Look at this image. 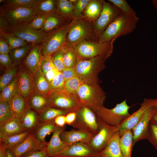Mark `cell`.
Returning <instances> with one entry per match:
<instances>
[{"label": "cell", "instance_id": "cell-1", "mask_svg": "<svg viewBox=\"0 0 157 157\" xmlns=\"http://www.w3.org/2000/svg\"><path fill=\"white\" fill-rule=\"evenodd\" d=\"M139 19L136 15L130 16L121 13L107 26L97 42L110 41L133 32Z\"/></svg>", "mask_w": 157, "mask_h": 157}, {"label": "cell", "instance_id": "cell-2", "mask_svg": "<svg viewBox=\"0 0 157 157\" xmlns=\"http://www.w3.org/2000/svg\"><path fill=\"white\" fill-rule=\"evenodd\" d=\"M105 61L100 57L83 59L78 56L74 67L76 76L85 83L94 86L99 85L98 76L105 68Z\"/></svg>", "mask_w": 157, "mask_h": 157}, {"label": "cell", "instance_id": "cell-3", "mask_svg": "<svg viewBox=\"0 0 157 157\" xmlns=\"http://www.w3.org/2000/svg\"><path fill=\"white\" fill-rule=\"evenodd\" d=\"M93 24L94 22L84 18L72 19L66 36L67 45L74 48L84 41H94Z\"/></svg>", "mask_w": 157, "mask_h": 157}, {"label": "cell", "instance_id": "cell-4", "mask_svg": "<svg viewBox=\"0 0 157 157\" xmlns=\"http://www.w3.org/2000/svg\"><path fill=\"white\" fill-rule=\"evenodd\" d=\"M116 39L101 42L94 41H85L74 48L78 57L81 59L100 57L105 61L113 52V42Z\"/></svg>", "mask_w": 157, "mask_h": 157}, {"label": "cell", "instance_id": "cell-5", "mask_svg": "<svg viewBox=\"0 0 157 157\" xmlns=\"http://www.w3.org/2000/svg\"><path fill=\"white\" fill-rule=\"evenodd\" d=\"M82 106L88 107L95 113L103 106L106 94L99 85L92 86L83 83L76 92Z\"/></svg>", "mask_w": 157, "mask_h": 157}, {"label": "cell", "instance_id": "cell-6", "mask_svg": "<svg viewBox=\"0 0 157 157\" xmlns=\"http://www.w3.org/2000/svg\"><path fill=\"white\" fill-rule=\"evenodd\" d=\"M130 106L126 100L117 104L113 108L109 109L104 106L95 113L106 124L118 126L123 123L131 115L129 110Z\"/></svg>", "mask_w": 157, "mask_h": 157}, {"label": "cell", "instance_id": "cell-7", "mask_svg": "<svg viewBox=\"0 0 157 157\" xmlns=\"http://www.w3.org/2000/svg\"><path fill=\"white\" fill-rule=\"evenodd\" d=\"M46 96L52 107L77 112L82 106L77 94H69L64 90H50Z\"/></svg>", "mask_w": 157, "mask_h": 157}, {"label": "cell", "instance_id": "cell-8", "mask_svg": "<svg viewBox=\"0 0 157 157\" xmlns=\"http://www.w3.org/2000/svg\"><path fill=\"white\" fill-rule=\"evenodd\" d=\"M101 119L88 107L82 106L77 112L76 119L72 126L77 129L97 134L100 127Z\"/></svg>", "mask_w": 157, "mask_h": 157}, {"label": "cell", "instance_id": "cell-9", "mask_svg": "<svg viewBox=\"0 0 157 157\" xmlns=\"http://www.w3.org/2000/svg\"><path fill=\"white\" fill-rule=\"evenodd\" d=\"M37 14L32 8L3 5L0 7V16L5 17L12 25L28 24Z\"/></svg>", "mask_w": 157, "mask_h": 157}, {"label": "cell", "instance_id": "cell-10", "mask_svg": "<svg viewBox=\"0 0 157 157\" xmlns=\"http://www.w3.org/2000/svg\"><path fill=\"white\" fill-rule=\"evenodd\" d=\"M101 1L103 7L102 11L93 24L94 40L97 42L101 34L109 25L122 13L114 5L104 0Z\"/></svg>", "mask_w": 157, "mask_h": 157}, {"label": "cell", "instance_id": "cell-11", "mask_svg": "<svg viewBox=\"0 0 157 157\" xmlns=\"http://www.w3.org/2000/svg\"><path fill=\"white\" fill-rule=\"evenodd\" d=\"M70 23L47 35L40 44L43 56H51L58 50L67 45L66 36Z\"/></svg>", "mask_w": 157, "mask_h": 157}, {"label": "cell", "instance_id": "cell-12", "mask_svg": "<svg viewBox=\"0 0 157 157\" xmlns=\"http://www.w3.org/2000/svg\"><path fill=\"white\" fill-rule=\"evenodd\" d=\"M3 30L33 44H41L47 35L40 31L31 28L28 24L15 25L10 24Z\"/></svg>", "mask_w": 157, "mask_h": 157}, {"label": "cell", "instance_id": "cell-13", "mask_svg": "<svg viewBox=\"0 0 157 157\" xmlns=\"http://www.w3.org/2000/svg\"><path fill=\"white\" fill-rule=\"evenodd\" d=\"M119 126H111L101 119L99 131L92 138L88 145L96 152H100L106 148L114 133L118 131Z\"/></svg>", "mask_w": 157, "mask_h": 157}, {"label": "cell", "instance_id": "cell-14", "mask_svg": "<svg viewBox=\"0 0 157 157\" xmlns=\"http://www.w3.org/2000/svg\"><path fill=\"white\" fill-rule=\"evenodd\" d=\"M17 76L19 93L27 100L33 93V74L22 63L18 65Z\"/></svg>", "mask_w": 157, "mask_h": 157}, {"label": "cell", "instance_id": "cell-15", "mask_svg": "<svg viewBox=\"0 0 157 157\" xmlns=\"http://www.w3.org/2000/svg\"><path fill=\"white\" fill-rule=\"evenodd\" d=\"M157 112V109L154 105L150 107L132 129L133 147L138 141L147 139L149 122L153 116Z\"/></svg>", "mask_w": 157, "mask_h": 157}, {"label": "cell", "instance_id": "cell-16", "mask_svg": "<svg viewBox=\"0 0 157 157\" xmlns=\"http://www.w3.org/2000/svg\"><path fill=\"white\" fill-rule=\"evenodd\" d=\"M154 99L145 98L140 104V108L119 126L118 132L120 136L125 131L132 130L150 107L154 105Z\"/></svg>", "mask_w": 157, "mask_h": 157}, {"label": "cell", "instance_id": "cell-17", "mask_svg": "<svg viewBox=\"0 0 157 157\" xmlns=\"http://www.w3.org/2000/svg\"><path fill=\"white\" fill-rule=\"evenodd\" d=\"M98 154L88 144L78 142L67 147L54 157H97Z\"/></svg>", "mask_w": 157, "mask_h": 157}, {"label": "cell", "instance_id": "cell-18", "mask_svg": "<svg viewBox=\"0 0 157 157\" xmlns=\"http://www.w3.org/2000/svg\"><path fill=\"white\" fill-rule=\"evenodd\" d=\"M72 20L61 16L57 12L50 13L48 14L43 28L40 31L48 35L69 24Z\"/></svg>", "mask_w": 157, "mask_h": 157}, {"label": "cell", "instance_id": "cell-19", "mask_svg": "<svg viewBox=\"0 0 157 157\" xmlns=\"http://www.w3.org/2000/svg\"><path fill=\"white\" fill-rule=\"evenodd\" d=\"M95 133L80 130L69 131L64 130L60 133V137L62 141L69 146L75 143L82 142L89 144Z\"/></svg>", "mask_w": 157, "mask_h": 157}, {"label": "cell", "instance_id": "cell-20", "mask_svg": "<svg viewBox=\"0 0 157 157\" xmlns=\"http://www.w3.org/2000/svg\"><path fill=\"white\" fill-rule=\"evenodd\" d=\"M47 143L38 140L31 132L22 143L12 150L15 157H19L26 152L46 149Z\"/></svg>", "mask_w": 157, "mask_h": 157}, {"label": "cell", "instance_id": "cell-21", "mask_svg": "<svg viewBox=\"0 0 157 157\" xmlns=\"http://www.w3.org/2000/svg\"><path fill=\"white\" fill-rule=\"evenodd\" d=\"M43 57L40 44H33L22 63L34 74L40 67Z\"/></svg>", "mask_w": 157, "mask_h": 157}, {"label": "cell", "instance_id": "cell-22", "mask_svg": "<svg viewBox=\"0 0 157 157\" xmlns=\"http://www.w3.org/2000/svg\"><path fill=\"white\" fill-rule=\"evenodd\" d=\"M66 127H62L56 126L54 131L46 147L49 157H54L68 147L61 140L60 135Z\"/></svg>", "mask_w": 157, "mask_h": 157}, {"label": "cell", "instance_id": "cell-23", "mask_svg": "<svg viewBox=\"0 0 157 157\" xmlns=\"http://www.w3.org/2000/svg\"><path fill=\"white\" fill-rule=\"evenodd\" d=\"M14 117L20 119L30 108L27 101L19 93L14 96L8 102Z\"/></svg>", "mask_w": 157, "mask_h": 157}, {"label": "cell", "instance_id": "cell-24", "mask_svg": "<svg viewBox=\"0 0 157 157\" xmlns=\"http://www.w3.org/2000/svg\"><path fill=\"white\" fill-rule=\"evenodd\" d=\"M50 90V83L39 68L33 74V93L46 96Z\"/></svg>", "mask_w": 157, "mask_h": 157}, {"label": "cell", "instance_id": "cell-25", "mask_svg": "<svg viewBox=\"0 0 157 157\" xmlns=\"http://www.w3.org/2000/svg\"><path fill=\"white\" fill-rule=\"evenodd\" d=\"M24 131L20 119L13 117L0 126V140Z\"/></svg>", "mask_w": 157, "mask_h": 157}, {"label": "cell", "instance_id": "cell-26", "mask_svg": "<svg viewBox=\"0 0 157 157\" xmlns=\"http://www.w3.org/2000/svg\"><path fill=\"white\" fill-rule=\"evenodd\" d=\"M28 106L31 109L39 114L51 107L47 96L33 93L27 100Z\"/></svg>", "mask_w": 157, "mask_h": 157}, {"label": "cell", "instance_id": "cell-27", "mask_svg": "<svg viewBox=\"0 0 157 157\" xmlns=\"http://www.w3.org/2000/svg\"><path fill=\"white\" fill-rule=\"evenodd\" d=\"M120 137L118 131L116 132L106 148L98 153L97 157H122L119 144Z\"/></svg>", "mask_w": 157, "mask_h": 157}, {"label": "cell", "instance_id": "cell-28", "mask_svg": "<svg viewBox=\"0 0 157 157\" xmlns=\"http://www.w3.org/2000/svg\"><path fill=\"white\" fill-rule=\"evenodd\" d=\"M56 127L54 121H41L31 133L38 140L45 142L46 136L51 133H53L55 130Z\"/></svg>", "mask_w": 157, "mask_h": 157}, {"label": "cell", "instance_id": "cell-29", "mask_svg": "<svg viewBox=\"0 0 157 157\" xmlns=\"http://www.w3.org/2000/svg\"><path fill=\"white\" fill-rule=\"evenodd\" d=\"M22 127L26 131L31 132L41 122L39 115L30 108L20 119Z\"/></svg>", "mask_w": 157, "mask_h": 157}, {"label": "cell", "instance_id": "cell-30", "mask_svg": "<svg viewBox=\"0 0 157 157\" xmlns=\"http://www.w3.org/2000/svg\"><path fill=\"white\" fill-rule=\"evenodd\" d=\"M103 7L101 0H90L83 13V18L94 22L100 15Z\"/></svg>", "mask_w": 157, "mask_h": 157}, {"label": "cell", "instance_id": "cell-31", "mask_svg": "<svg viewBox=\"0 0 157 157\" xmlns=\"http://www.w3.org/2000/svg\"><path fill=\"white\" fill-rule=\"evenodd\" d=\"M132 130L125 131L120 136L119 144L122 157H131L133 144Z\"/></svg>", "mask_w": 157, "mask_h": 157}, {"label": "cell", "instance_id": "cell-32", "mask_svg": "<svg viewBox=\"0 0 157 157\" xmlns=\"http://www.w3.org/2000/svg\"><path fill=\"white\" fill-rule=\"evenodd\" d=\"M57 5L56 0H38L32 8L38 14L49 13L57 12Z\"/></svg>", "mask_w": 157, "mask_h": 157}, {"label": "cell", "instance_id": "cell-33", "mask_svg": "<svg viewBox=\"0 0 157 157\" xmlns=\"http://www.w3.org/2000/svg\"><path fill=\"white\" fill-rule=\"evenodd\" d=\"M31 133L25 131L7 137L0 140L3 141L6 148L12 150L22 143L28 137Z\"/></svg>", "mask_w": 157, "mask_h": 157}, {"label": "cell", "instance_id": "cell-34", "mask_svg": "<svg viewBox=\"0 0 157 157\" xmlns=\"http://www.w3.org/2000/svg\"><path fill=\"white\" fill-rule=\"evenodd\" d=\"M74 3L69 0H57V12L66 18L74 19Z\"/></svg>", "mask_w": 157, "mask_h": 157}, {"label": "cell", "instance_id": "cell-35", "mask_svg": "<svg viewBox=\"0 0 157 157\" xmlns=\"http://www.w3.org/2000/svg\"><path fill=\"white\" fill-rule=\"evenodd\" d=\"M0 92V101L8 102L16 94L19 93L17 76Z\"/></svg>", "mask_w": 157, "mask_h": 157}, {"label": "cell", "instance_id": "cell-36", "mask_svg": "<svg viewBox=\"0 0 157 157\" xmlns=\"http://www.w3.org/2000/svg\"><path fill=\"white\" fill-rule=\"evenodd\" d=\"M69 111L50 107L46 109L39 115L41 121H53L57 117L61 115H66Z\"/></svg>", "mask_w": 157, "mask_h": 157}, {"label": "cell", "instance_id": "cell-37", "mask_svg": "<svg viewBox=\"0 0 157 157\" xmlns=\"http://www.w3.org/2000/svg\"><path fill=\"white\" fill-rule=\"evenodd\" d=\"M33 44H29L27 46L19 47L11 50L9 54L13 63L18 65L21 63L22 60L26 55Z\"/></svg>", "mask_w": 157, "mask_h": 157}, {"label": "cell", "instance_id": "cell-38", "mask_svg": "<svg viewBox=\"0 0 157 157\" xmlns=\"http://www.w3.org/2000/svg\"><path fill=\"white\" fill-rule=\"evenodd\" d=\"M0 37L4 40L8 44L10 50L27 45L29 44L21 38L0 30Z\"/></svg>", "mask_w": 157, "mask_h": 157}, {"label": "cell", "instance_id": "cell-39", "mask_svg": "<svg viewBox=\"0 0 157 157\" xmlns=\"http://www.w3.org/2000/svg\"><path fill=\"white\" fill-rule=\"evenodd\" d=\"M18 70V65L14 64L10 67L6 69L5 73L0 77V92L16 77Z\"/></svg>", "mask_w": 157, "mask_h": 157}, {"label": "cell", "instance_id": "cell-40", "mask_svg": "<svg viewBox=\"0 0 157 157\" xmlns=\"http://www.w3.org/2000/svg\"><path fill=\"white\" fill-rule=\"evenodd\" d=\"M68 47L66 45L58 50L51 56V60L56 68L61 72L65 68L64 64V57Z\"/></svg>", "mask_w": 157, "mask_h": 157}, {"label": "cell", "instance_id": "cell-41", "mask_svg": "<svg viewBox=\"0 0 157 157\" xmlns=\"http://www.w3.org/2000/svg\"><path fill=\"white\" fill-rule=\"evenodd\" d=\"M78 59V56L74 48L69 47L64 57L65 67H75Z\"/></svg>", "mask_w": 157, "mask_h": 157}, {"label": "cell", "instance_id": "cell-42", "mask_svg": "<svg viewBox=\"0 0 157 157\" xmlns=\"http://www.w3.org/2000/svg\"><path fill=\"white\" fill-rule=\"evenodd\" d=\"M13 117L8 102L0 101V126Z\"/></svg>", "mask_w": 157, "mask_h": 157}, {"label": "cell", "instance_id": "cell-43", "mask_svg": "<svg viewBox=\"0 0 157 157\" xmlns=\"http://www.w3.org/2000/svg\"><path fill=\"white\" fill-rule=\"evenodd\" d=\"M83 83L78 77L76 76L65 81L64 90L69 94H77V90Z\"/></svg>", "mask_w": 157, "mask_h": 157}, {"label": "cell", "instance_id": "cell-44", "mask_svg": "<svg viewBox=\"0 0 157 157\" xmlns=\"http://www.w3.org/2000/svg\"><path fill=\"white\" fill-rule=\"evenodd\" d=\"M108 1L118 8L122 13L130 16L136 15V12L126 0H108Z\"/></svg>", "mask_w": 157, "mask_h": 157}, {"label": "cell", "instance_id": "cell-45", "mask_svg": "<svg viewBox=\"0 0 157 157\" xmlns=\"http://www.w3.org/2000/svg\"><path fill=\"white\" fill-rule=\"evenodd\" d=\"M38 0H3V4L6 6L17 8H32Z\"/></svg>", "mask_w": 157, "mask_h": 157}, {"label": "cell", "instance_id": "cell-46", "mask_svg": "<svg viewBox=\"0 0 157 157\" xmlns=\"http://www.w3.org/2000/svg\"><path fill=\"white\" fill-rule=\"evenodd\" d=\"M48 14V13L37 14L32 20L28 24V25L35 30L38 31L41 30L44 26Z\"/></svg>", "mask_w": 157, "mask_h": 157}, {"label": "cell", "instance_id": "cell-47", "mask_svg": "<svg viewBox=\"0 0 157 157\" xmlns=\"http://www.w3.org/2000/svg\"><path fill=\"white\" fill-rule=\"evenodd\" d=\"M90 0H76L74 3V19L83 18V13Z\"/></svg>", "mask_w": 157, "mask_h": 157}, {"label": "cell", "instance_id": "cell-48", "mask_svg": "<svg viewBox=\"0 0 157 157\" xmlns=\"http://www.w3.org/2000/svg\"><path fill=\"white\" fill-rule=\"evenodd\" d=\"M147 139L157 150V125L151 120L149 125Z\"/></svg>", "mask_w": 157, "mask_h": 157}, {"label": "cell", "instance_id": "cell-49", "mask_svg": "<svg viewBox=\"0 0 157 157\" xmlns=\"http://www.w3.org/2000/svg\"><path fill=\"white\" fill-rule=\"evenodd\" d=\"M65 82V81L61 72H60L50 83L51 90H64Z\"/></svg>", "mask_w": 157, "mask_h": 157}, {"label": "cell", "instance_id": "cell-50", "mask_svg": "<svg viewBox=\"0 0 157 157\" xmlns=\"http://www.w3.org/2000/svg\"><path fill=\"white\" fill-rule=\"evenodd\" d=\"M40 68L44 76L49 70L56 68L51 60V56H43Z\"/></svg>", "mask_w": 157, "mask_h": 157}, {"label": "cell", "instance_id": "cell-51", "mask_svg": "<svg viewBox=\"0 0 157 157\" xmlns=\"http://www.w3.org/2000/svg\"><path fill=\"white\" fill-rule=\"evenodd\" d=\"M0 63L1 65L6 68H8L13 65V61L8 54H0Z\"/></svg>", "mask_w": 157, "mask_h": 157}, {"label": "cell", "instance_id": "cell-52", "mask_svg": "<svg viewBox=\"0 0 157 157\" xmlns=\"http://www.w3.org/2000/svg\"><path fill=\"white\" fill-rule=\"evenodd\" d=\"M19 157H49L46 149L25 153Z\"/></svg>", "mask_w": 157, "mask_h": 157}, {"label": "cell", "instance_id": "cell-53", "mask_svg": "<svg viewBox=\"0 0 157 157\" xmlns=\"http://www.w3.org/2000/svg\"><path fill=\"white\" fill-rule=\"evenodd\" d=\"M61 72L65 81L76 76L74 67H65Z\"/></svg>", "mask_w": 157, "mask_h": 157}, {"label": "cell", "instance_id": "cell-54", "mask_svg": "<svg viewBox=\"0 0 157 157\" xmlns=\"http://www.w3.org/2000/svg\"><path fill=\"white\" fill-rule=\"evenodd\" d=\"M10 50L7 42L0 37V54H8Z\"/></svg>", "mask_w": 157, "mask_h": 157}, {"label": "cell", "instance_id": "cell-55", "mask_svg": "<svg viewBox=\"0 0 157 157\" xmlns=\"http://www.w3.org/2000/svg\"><path fill=\"white\" fill-rule=\"evenodd\" d=\"M77 112H70L65 115L66 124L72 126L76 117Z\"/></svg>", "mask_w": 157, "mask_h": 157}, {"label": "cell", "instance_id": "cell-56", "mask_svg": "<svg viewBox=\"0 0 157 157\" xmlns=\"http://www.w3.org/2000/svg\"><path fill=\"white\" fill-rule=\"evenodd\" d=\"M60 72L57 69L55 68L48 71L44 76L47 81L50 83Z\"/></svg>", "mask_w": 157, "mask_h": 157}, {"label": "cell", "instance_id": "cell-57", "mask_svg": "<svg viewBox=\"0 0 157 157\" xmlns=\"http://www.w3.org/2000/svg\"><path fill=\"white\" fill-rule=\"evenodd\" d=\"M65 115H60L54 119V122L56 126L62 127H66Z\"/></svg>", "mask_w": 157, "mask_h": 157}, {"label": "cell", "instance_id": "cell-58", "mask_svg": "<svg viewBox=\"0 0 157 157\" xmlns=\"http://www.w3.org/2000/svg\"><path fill=\"white\" fill-rule=\"evenodd\" d=\"M10 24L8 20L5 17L0 16V30H4Z\"/></svg>", "mask_w": 157, "mask_h": 157}, {"label": "cell", "instance_id": "cell-59", "mask_svg": "<svg viewBox=\"0 0 157 157\" xmlns=\"http://www.w3.org/2000/svg\"><path fill=\"white\" fill-rule=\"evenodd\" d=\"M6 147L2 140H0V157H6Z\"/></svg>", "mask_w": 157, "mask_h": 157}, {"label": "cell", "instance_id": "cell-60", "mask_svg": "<svg viewBox=\"0 0 157 157\" xmlns=\"http://www.w3.org/2000/svg\"><path fill=\"white\" fill-rule=\"evenodd\" d=\"M6 157H15L12 150L8 148H6Z\"/></svg>", "mask_w": 157, "mask_h": 157}, {"label": "cell", "instance_id": "cell-61", "mask_svg": "<svg viewBox=\"0 0 157 157\" xmlns=\"http://www.w3.org/2000/svg\"><path fill=\"white\" fill-rule=\"evenodd\" d=\"M151 120L157 125V112L153 116Z\"/></svg>", "mask_w": 157, "mask_h": 157}, {"label": "cell", "instance_id": "cell-62", "mask_svg": "<svg viewBox=\"0 0 157 157\" xmlns=\"http://www.w3.org/2000/svg\"><path fill=\"white\" fill-rule=\"evenodd\" d=\"M152 2L155 9L157 10V0H152Z\"/></svg>", "mask_w": 157, "mask_h": 157}, {"label": "cell", "instance_id": "cell-63", "mask_svg": "<svg viewBox=\"0 0 157 157\" xmlns=\"http://www.w3.org/2000/svg\"><path fill=\"white\" fill-rule=\"evenodd\" d=\"M154 106L157 109V98L154 99Z\"/></svg>", "mask_w": 157, "mask_h": 157}]
</instances>
